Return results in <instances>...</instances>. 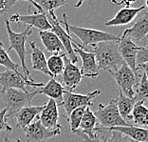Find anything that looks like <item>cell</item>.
<instances>
[{"label": "cell", "instance_id": "obj_1", "mask_svg": "<svg viewBox=\"0 0 148 142\" xmlns=\"http://www.w3.org/2000/svg\"><path fill=\"white\" fill-rule=\"evenodd\" d=\"M93 47L94 49L89 51L95 55L98 70L107 71L111 73L124 63L118 49V41L100 42Z\"/></svg>", "mask_w": 148, "mask_h": 142}, {"label": "cell", "instance_id": "obj_2", "mask_svg": "<svg viewBox=\"0 0 148 142\" xmlns=\"http://www.w3.org/2000/svg\"><path fill=\"white\" fill-rule=\"evenodd\" d=\"M38 91L27 92L19 89H8L0 91V107L6 109V118L14 116L16 112L26 106H29Z\"/></svg>", "mask_w": 148, "mask_h": 142}, {"label": "cell", "instance_id": "obj_3", "mask_svg": "<svg viewBox=\"0 0 148 142\" xmlns=\"http://www.w3.org/2000/svg\"><path fill=\"white\" fill-rule=\"evenodd\" d=\"M66 27V31L68 32L70 35H74L82 41V46L86 47L87 45L95 46L96 44L100 42H106V41H119L120 36L113 35L111 33L106 32L98 31L94 29H87L83 28V27L78 26H72L69 25L66 19V15H63V21H61Z\"/></svg>", "mask_w": 148, "mask_h": 142}, {"label": "cell", "instance_id": "obj_4", "mask_svg": "<svg viewBox=\"0 0 148 142\" xmlns=\"http://www.w3.org/2000/svg\"><path fill=\"white\" fill-rule=\"evenodd\" d=\"M5 27H6V31L8 33V37L10 40V47L7 49V52H10L12 50H14L21 62V69L23 71V74L26 78H28L29 80H32V77L29 76V71L28 66L26 64V56H27V51H26V42L28 40L29 36L32 33V27L28 26L27 28L21 33H15L12 31L11 25H10L9 20L5 21Z\"/></svg>", "mask_w": 148, "mask_h": 142}, {"label": "cell", "instance_id": "obj_5", "mask_svg": "<svg viewBox=\"0 0 148 142\" xmlns=\"http://www.w3.org/2000/svg\"><path fill=\"white\" fill-rule=\"evenodd\" d=\"M94 116H96L97 120L100 123L102 128H106V130L113 127L118 126H127L130 125L123 119L119 113L115 99L109 101L107 105H103L99 104V107L97 111L94 112Z\"/></svg>", "mask_w": 148, "mask_h": 142}, {"label": "cell", "instance_id": "obj_6", "mask_svg": "<svg viewBox=\"0 0 148 142\" xmlns=\"http://www.w3.org/2000/svg\"><path fill=\"white\" fill-rule=\"evenodd\" d=\"M142 46L137 45L135 42H133L129 37L124 35L122 33L120 35V39L118 41V49H119V53L121 56H122L124 63L126 64L129 68L133 71L136 74V77L138 80L140 79L142 74L144 70L137 68L136 66V56L137 53L139 52ZM147 72V71H145Z\"/></svg>", "mask_w": 148, "mask_h": 142}, {"label": "cell", "instance_id": "obj_7", "mask_svg": "<svg viewBox=\"0 0 148 142\" xmlns=\"http://www.w3.org/2000/svg\"><path fill=\"white\" fill-rule=\"evenodd\" d=\"M101 94L100 90H95L87 94H74L69 91L64 90L63 92V101L61 106L66 111V118H68L71 112L79 107H89L93 106V99Z\"/></svg>", "mask_w": 148, "mask_h": 142}, {"label": "cell", "instance_id": "obj_8", "mask_svg": "<svg viewBox=\"0 0 148 142\" xmlns=\"http://www.w3.org/2000/svg\"><path fill=\"white\" fill-rule=\"evenodd\" d=\"M111 74L119 86V91L125 96L133 98L135 96V88L139 82L135 73L125 63H123L117 71L111 73Z\"/></svg>", "mask_w": 148, "mask_h": 142}, {"label": "cell", "instance_id": "obj_9", "mask_svg": "<svg viewBox=\"0 0 148 142\" xmlns=\"http://www.w3.org/2000/svg\"><path fill=\"white\" fill-rule=\"evenodd\" d=\"M0 85L2 86V90L8 89H19L22 91L26 90V85L32 87H43L44 83L29 80L21 73H16L11 70H6L4 72L0 73Z\"/></svg>", "mask_w": 148, "mask_h": 142}, {"label": "cell", "instance_id": "obj_10", "mask_svg": "<svg viewBox=\"0 0 148 142\" xmlns=\"http://www.w3.org/2000/svg\"><path fill=\"white\" fill-rule=\"evenodd\" d=\"M47 17H48L49 24L51 26V30H50V31L52 33H54L56 36L60 39L62 45L64 46V49L66 51V55H68L70 61L73 64H75L78 61V55H76L73 50L71 36H70L69 33L61 26V22L57 19L54 12L47 15Z\"/></svg>", "mask_w": 148, "mask_h": 142}, {"label": "cell", "instance_id": "obj_11", "mask_svg": "<svg viewBox=\"0 0 148 142\" xmlns=\"http://www.w3.org/2000/svg\"><path fill=\"white\" fill-rule=\"evenodd\" d=\"M72 44H74V52L82 60V68H81V73L83 76L86 77H97L99 76V70L97 66V61L94 53L86 50L85 47L80 45L76 41L72 39Z\"/></svg>", "mask_w": 148, "mask_h": 142}, {"label": "cell", "instance_id": "obj_12", "mask_svg": "<svg viewBox=\"0 0 148 142\" xmlns=\"http://www.w3.org/2000/svg\"><path fill=\"white\" fill-rule=\"evenodd\" d=\"M147 33H148V11L147 7L143 9L134 19V25L129 29L124 30L123 35L132 40L136 44L138 42L143 41L147 43Z\"/></svg>", "mask_w": 148, "mask_h": 142}, {"label": "cell", "instance_id": "obj_13", "mask_svg": "<svg viewBox=\"0 0 148 142\" xmlns=\"http://www.w3.org/2000/svg\"><path fill=\"white\" fill-rule=\"evenodd\" d=\"M63 59L64 70L62 73V85L64 89L70 92V91L75 90L78 87L81 80L83 78V76L81 73L80 69L75 64H73L70 61L66 53H65Z\"/></svg>", "mask_w": 148, "mask_h": 142}, {"label": "cell", "instance_id": "obj_14", "mask_svg": "<svg viewBox=\"0 0 148 142\" xmlns=\"http://www.w3.org/2000/svg\"><path fill=\"white\" fill-rule=\"evenodd\" d=\"M26 140L28 142H47L61 134V129L49 130L44 127L39 120L34 121L24 130Z\"/></svg>", "mask_w": 148, "mask_h": 142}, {"label": "cell", "instance_id": "obj_15", "mask_svg": "<svg viewBox=\"0 0 148 142\" xmlns=\"http://www.w3.org/2000/svg\"><path fill=\"white\" fill-rule=\"evenodd\" d=\"M11 22L14 23H24L28 26L32 27V28L39 29L40 31H50L51 30V26H50L47 15L44 12H35L33 15H18V13H14L10 16V20Z\"/></svg>", "mask_w": 148, "mask_h": 142}, {"label": "cell", "instance_id": "obj_16", "mask_svg": "<svg viewBox=\"0 0 148 142\" xmlns=\"http://www.w3.org/2000/svg\"><path fill=\"white\" fill-rule=\"evenodd\" d=\"M59 111L58 106L53 99H49V101L44 105L43 110L38 116V120L41 122L44 127L49 130L62 129V126L59 124Z\"/></svg>", "mask_w": 148, "mask_h": 142}, {"label": "cell", "instance_id": "obj_17", "mask_svg": "<svg viewBox=\"0 0 148 142\" xmlns=\"http://www.w3.org/2000/svg\"><path fill=\"white\" fill-rule=\"evenodd\" d=\"M147 5H143L139 8H123L118 12L115 16L108 20V21L105 22V25L107 27H114V26H123L130 24L131 22L134 21V19L136 18V16L143 11V9H145Z\"/></svg>", "mask_w": 148, "mask_h": 142}, {"label": "cell", "instance_id": "obj_18", "mask_svg": "<svg viewBox=\"0 0 148 142\" xmlns=\"http://www.w3.org/2000/svg\"><path fill=\"white\" fill-rule=\"evenodd\" d=\"M43 106H26L14 114L16 118V127L22 130H25L29 125H31L36 117H38L39 114L43 110Z\"/></svg>", "mask_w": 148, "mask_h": 142}, {"label": "cell", "instance_id": "obj_19", "mask_svg": "<svg viewBox=\"0 0 148 142\" xmlns=\"http://www.w3.org/2000/svg\"><path fill=\"white\" fill-rule=\"evenodd\" d=\"M39 36L44 47L48 52L53 55H61V53H66L61 41L54 33L51 31H40Z\"/></svg>", "mask_w": 148, "mask_h": 142}, {"label": "cell", "instance_id": "obj_20", "mask_svg": "<svg viewBox=\"0 0 148 142\" xmlns=\"http://www.w3.org/2000/svg\"><path fill=\"white\" fill-rule=\"evenodd\" d=\"M108 131H116L118 133L123 134L132 140L140 142L148 141V131L144 128L133 126V125H127V126H118L108 129Z\"/></svg>", "mask_w": 148, "mask_h": 142}, {"label": "cell", "instance_id": "obj_21", "mask_svg": "<svg viewBox=\"0 0 148 142\" xmlns=\"http://www.w3.org/2000/svg\"><path fill=\"white\" fill-rule=\"evenodd\" d=\"M63 85L54 78H50L49 82L45 84L41 90H38V94H45L50 99H53L56 102L57 106H61L63 101V92H64Z\"/></svg>", "mask_w": 148, "mask_h": 142}, {"label": "cell", "instance_id": "obj_22", "mask_svg": "<svg viewBox=\"0 0 148 142\" xmlns=\"http://www.w3.org/2000/svg\"><path fill=\"white\" fill-rule=\"evenodd\" d=\"M31 48H32V69L34 71L41 72L44 74H46V76H48L51 78L52 76H51V73H49L48 66H47V58L45 56V53L37 47L35 42H31Z\"/></svg>", "mask_w": 148, "mask_h": 142}, {"label": "cell", "instance_id": "obj_23", "mask_svg": "<svg viewBox=\"0 0 148 142\" xmlns=\"http://www.w3.org/2000/svg\"><path fill=\"white\" fill-rule=\"evenodd\" d=\"M146 101H138L134 105L131 112V121L134 126L147 129L148 125V110L144 106Z\"/></svg>", "mask_w": 148, "mask_h": 142}, {"label": "cell", "instance_id": "obj_24", "mask_svg": "<svg viewBox=\"0 0 148 142\" xmlns=\"http://www.w3.org/2000/svg\"><path fill=\"white\" fill-rule=\"evenodd\" d=\"M115 101L121 116L123 117V120H125L127 123L130 124L131 112H132L133 107L136 103V98L135 97H133V98L127 97L123 94L121 91H119V96L117 99H115Z\"/></svg>", "mask_w": 148, "mask_h": 142}, {"label": "cell", "instance_id": "obj_25", "mask_svg": "<svg viewBox=\"0 0 148 142\" xmlns=\"http://www.w3.org/2000/svg\"><path fill=\"white\" fill-rule=\"evenodd\" d=\"M97 123H98V120H97L96 116H94L93 112L88 107H86L78 130L86 134L88 137L92 138L95 136L94 130L97 127Z\"/></svg>", "mask_w": 148, "mask_h": 142}, {"label": "cell", "instance_id": "obj_26", "mask_svg": "<svg viewBox=\"0 0 148 142\" xmlns=\"http://www.w3.org/2000/svg\"><path fill=\"white\" fill-rule=\"evenodd\" d=\"M29 1L36 8L38 12H44L46 15H49L54 12L55 10L62 8L66 4V0H23Z\"/></svg>", "mask_w": 148, "mask_h": 142}, {"label": "cell", "instance_id": "obj_27", "mask_svg": "<svg viewBox=\"0 0 148 142\" xmlns=\"http://www.w3.org/2000/svg\"><path fill=\"white\" fill-rule=\"evenodd\" d=\"M66 53H61V55H52L49 56V59H47V66L49 71V73H51L52 77L60 76L63 73L64 70V59L63 57L65 55Z\"/></svg>", "mask_w": 148, "mask_h": 142}, {"label": "cell", "instance_id": "obj_28", "mask_svg": "<svg viewBox=\"0 0 148 142\" xmlns=\"http://www.w3.org/2000/svg\"><path fill=\"white\" fill-rule=\"evenodd\" d=\"M74 134H78L79 136L82 137L84 142H106L109 137L110 132L108 130H106V128L96 127L95 130H94V134H95V136L92 138L88 137L86 134L82 133V132L79 130H77Z\"/></svg>", "mask_w": 148, "mask_h": 142}, {"label": "cell", "instance_id": "obj_29", "mask_svg": "<svg viewBox=\"0 0 148 142\" xmlns=\"http://www.w3.org/2000/svg\"><path fill=\"white\" fill-rule=\"evenodd\" d=\"M148 94V79H147V72L143 71L142 77L137 83L135 88V98L136 102L138 101H146Z\"/></svg>", "mask_w": 148, "mask_h": 142}, {"label": "cell", "instance_id": "obj_30", "mask_svg": "<svg viewBox=\"0 0 148 142\" xmlns=\"http://www.w3.org/2000/svg\"><path fill=\"white\" fill-rule=\"evenodd\" d=\"M86 107H79L74 109L71 113L69 114V116H68V121L69 123V128H70V132L71 133H75V132L79 129L80 123L82 121V118L84 116V113H85Z\"/></svg>", "mask_w": 148, "mask_h": 142}, {"label": "cell", "instance_id": "obj_31", "mask_svg": "<svg viewBox=\"0 0 148 142\" xmlns=\"http://www.w3.org/2000/svg\"><path fill=\"white\" fill-rule=\"evenodd\" d=\"M0 65L4 66L6 70H11L13 72L20 73L19 70L21 69V66L19 64H16L11 59L9 56V53L3 47V44L0 42Z\"/></svg>", "mask_w": 148, "mask_h": 142}, {"label": "cell", "instance_id": "obj_32", "mask_svg": "<svg viewBox=\"0 0 148 142\" xmlns=\"http://www.w3.org/2000/svg\"><path fill=\"white\" fill-rule=\"evenodd\" d=\"M148 62V49L147 46H142L139 52L137 53L136 56V66L140 67L143 64H147Z\"/></svg>", "mask_w": 148, "mask_h": 142}, {"label": "cell", "instance_id": "obj_33", "mask_svg": "<svg viewBox=\"0 0 148 142\" xmlns=\"http://www.w3.org/2000/svg\"><path fill=\"white\" fill-rule=\"evenodd\" d=\"M18 1L21 0H0V15H7Z\"/></svg>", "mask_w": 148, "mask_h": 142}, {"label": "cell", "instance_id": "obj_34", "mask_svg": "<svg viewBox=\"0 0 148 142\" xmlns=\"http://www.w3.org/2000/svg\"><path fill=\"white\" fill-rule=\"evenodd\" d=\"M6 113H7L6 109L0 110V132L5 131L7 134H10L12 129V127L8 124V122H7Z\"/></svg>", "mask_w": 148, "mask_h": 142}, {"label": "cell", "instance_id": "obj_35", "mask_svg": "<svg viewBox=\"0 0 148 142\" xmlns=\"http://www.w3.org/2000/svg\"><path fill=\"white\" fill-rule=\"evenodd\" d=\"M106 142H130V138L116 131H110L109 137Z\"/></svg>", "mask_w": 148, "mask_h": 142}, {"label": "cell", "instance_id": "obj_36", "mask_svg": "<svg viewBox=\"0 0 148 142\" xmlns=\"http://www.w3.org/2000/svg\"><path fill=\"white\" fill-rule=\"evenodd\" d=\"M137 0H121V1L117 2L116 5L118 6H121V5H123L125 8H130V6L133 4V3H135Z\"/></svg>", "mask_w": 148, "mask_h": 142}, {"label": "cell", "instance_id": "obj_37", "mask_svg": "<svg viewBox=\"0 0 148 142\" xmlns=\"http://www.w3.org/2000/svg\"><path fill=\"white\" fill-rule=\"evenodd\" d=\"M3 142H21V140H20L19 138H17V139H15V140H12V139H9L8 137H5L4 139H3Z\"/></svg>", "mask_w": 148, "mask_h": 142}, {"label": "cell", "instance_id": "obj_38", "mask_svg": "<svg viewBox=\"0 0 148 142\" xmlns=\"http://www.w3.org/2000/svg\"><path fill=\"white\" fill-rule=\"evenodd\" d=\"M85 1H87V0H78L77 3L75 4V7H76V8H79V7H81V6L83 5V3L85 2Z\"/></svg>", "mask_w": 148, "mask_h": 142}, {"label": "cell", "instance_id": "obj_39", "mask_svg": "<svg viewBox=\"0 0 148 142\" xmlns=\"http://www.w3.org/2000/svg\"><path fill=\"white\" fill-rule=\"evenodd\" d=\"M130 142H140V141H136V140H132V139H130Z\"/></svg>", "mask_w": 148, "mask_h": 142}, {"label": "cell", "instance_id": "obj_40", "mask_svg": "<svg viewBox=\"0 0 148 142\" xmlns=\"http://www.w3.org/2000/svg\"><path fill=\"white\" fill-rule=\"evenodd\" d=\"M144 1H145V4L147 5V0H144Z\"/></svg>", "mask_w": 148, "mask_h": 142}]
</instances>
